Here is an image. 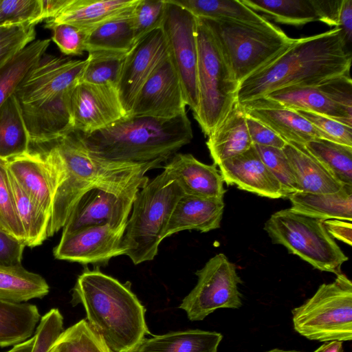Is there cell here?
<instances>
[{"label": "cell", "mask_w": 352, "mask_h": 352, "mask_svg": "<svg viewBox=\"0 0 352 352\" xmlns=\"http://www.w3.org/2000/svg\"><path fill=\"white\" fill-rule=\"evenodd\" d=\"M180 80L169 56L147 79L128 116L173 118L186 111Z\"/></svg>", "instance_id": "obj_16"}, {"label": "cell", "mask_w": 352, "mask_h": 352, "mask_svg": "<svg viewBox=\"0 0 352 352\" xmlns=\"http://www.w3.org/2000/svg\"><path fill=\"white\" fill-rule=\"evenodd\" d=\"M42 21L41 0H0V26Z\"/></svg>", "instance_id": "obj_44"}, {"label": "cell", "mask_w": 352, "mask_h": 352, "mask_svg": "<svg viewBox=\"0 0 352 352\" xmlns=\"http://www.w3.org/2000/svg\"><path fill=\"white\" fill-rule=\"evenodd\" d=\"M0 228L25 245L10 183L7 161L0 158Z\"/></svg>", "instance_id": "obj_40"}, {"label": "cell", "mask_w": 352, "mask_h": 352, "mask_svg": "<svg viewBox=\"0 0 352 352\" xmlns=\"http://www.w3.org/2000/svg\"><path fill=\"white\" fill-rule=\"evenodd\" d=\"M166 8V0H138L131 19L135 42L161 28Z\"/></svg>", "instance_id": "obj_42"}, {"label": "cell", "mask_w": 352, "mask_h": 352, "mask_svg": "<svg viewBox=\"0 0 352 352\" xmlns=\"http://www.w3.org/2000/svg\"><path fill=\"white\" fill-rule=\"evenodd\" d=\"M337 28L346 47L352 41V0H342Z\"/></svg>", "instance_id": "obj_53"}, {"label": "cell", "mask_w": 352, "mask_h": 352, "mask_svg": "<svg viewBox=\"0 0 352 352\" xmlns=\"http://www.w3.org/2000/svg\"><path fill=\"white\" fill-rule=\"evenodd\" d=\"M50 292L43 277L30 272L21 265L0 264V300L23 303L42 298Z\"/></svg>", "instance_id": "obj_31"}, {"label": "cell", "mask_w": 352, "mask_h": 352, "mask_svg": "<svg viewBox=\"0 0 352 352\" xmlns=\"http://www.w3.org/2000/svg\"><path fill=\"white\" fill-rule=\"evenodd\" d=\"M336 276L292 311L295 331L307 339L324 342L352 340V283L342 273Z\"/></svg>", "instance_id": "obj_10"}, {"label": "cell", "mask_w": 352, "mask_h": 352, "mask_svg": "<svg viewBox=\"0 0 352 352\" xmlns=\"http://www.w3.org/2000/svg\"><path fill=\"white\" fill-rule=\"evenodd\" d=\"M78 133L87 150L101 159L160 166L193 138L186 112L170 119L126 116L91 133Z\"/></svg>", "instance_id": "obj_5"}, {"label": "cell", "mask_w": 352, "mask_h": 352, "mask_svg": "<svg viewBox=\"0 0 352 352\" xmlns=\"http://www.w3.org/2000/svg\"><path fill=\"white\" fill-rule=\"evenodd\" d=\"M342 0H313L319 21L337 28Z\"/></svg>", "instance_id": "obj_51"}, {"label": "cell", "mask_w": 352, "mask_h": 352, "mask_svg": "<svg viewBox=\"0 0 352 352\" xmlns=\"http://www.w3.org/2000/svg\"><path fill=\"white\" fill-rule=\"evenodd\" d=\"M34 342V336L28 340L16 344L13 347L6 352H32Z\"/></svg>", "instance_id": "obj_56"}, {"label": "cell", "mask_w": 352, "mask_h": 352, "mask_svg": "<svg viewBox=\"0 0 352 352\" xmlns=\"http://www.w3.org/2000/svg\"><path fill=\"white\" fill-rule=\"evenodd\" d=\"M351 58L338 28L294 38L289 47L239 83L237 102L262 98L289 86L316 87L329 78L348 74Z\"/></svg>", "instance_id": "obj_2"}, {"label": "cell", "mask_w": 352, "mask_h": 352, "mask_svg": "<svg viewBox=\"0 0 352 352\" xmlns=\"http://www.w3.org/2000/svg\"><path fill=\"white\" fill-rule=\"evenodd\" d=\"M248 8L272 20L294 26L319 21L313 0H241Z\"/></svg>", "instance_id": "obj_36"}, {"label": "cell", "mask_w": 352, "mask_h": 352, "mask_svg": "<svg viewBox=\"0 0 352 352\" xmlns=\"http://www.w3.org/2000/svg\"><path fill=\"white\" fill-rule=\"evenodd\" d=\"M63 331V317L59 309H50L41 317L36 328L32 352H48Z\"/></svg>", "instance_id": "obj_46"}, {"label": "cell", "mask_w": 352, "mask_h": 352, "mask_svg": "<svg viewBox=\"0 0 352 352\" xmlns=\"http://www.w3.org/2000/svg\"><path fill=\"white\" fill-rule=\"evenodd\" d=\"M34 144L54 154L65 170L64 181L54 195L47 237L63 228L77 200L89 189L102 187L122 192L141 188L149 181L146 173L160 167L155 164L121 163L96 157L87 150L76 131Z\"/></svg>", "instance_id": "obj_1"}, {"label": "cell", "mask_w": 352, "mask_h": 352, "mask_svg": "<svg viewBox=\"0 0 352 352\" xmlns=\"http://www.w3.org/2000/svg\"><path fill=\"white\" fill-rule=\"evenodd\" d=\"M33 23L0 26V66L35 41Z\"/></svg>", "instance_id": "obj_43"}, {"label": "cell", "mask_w": 352, "mask_h": 352, "mask_svg": "<svg viewBox=\"0 0 352 352\" xmlns=\"http://www.w3.org/2000/svg\"><path fill=\"white\" fill-rule=\"evenodd\" d=\"M138 0H70L46 25L66 23L84 30L87 33L112 19L130 10Z\"/></svg>", "instance_id": "obj_23"}, {"label": "cell", "mask_w": 352, "mask_h": 352, "mask_svg": "<svg viewBox=\"0 0 352 352\" xmlns=\"http://www.w3.org/2000/svg\"><path fill=\"white\" fill-rule=\"evenodd\" d=\"M201 19L212 34L239 84L272 61L294 39L271 23Z\"/></svg>", "instance_id": "obj_7"}, {"label": "cell", "mask_w": 352, "mask_h": 352, "mask_svg": "<svg viewBox=\"0 0 352 352\" xmlns=\"http://www.w3.org/2000/svg\"><path fill=\"white\" fill-rule=\"evenodd\" d=\"M294 211L322 220H352V185L337 192L317 194L296 192L289 196Z\"/></svg>", "instance_id": "obj_27"}, {"label": "cell", "mask_w": 352, "mask_h": 352, "mask_svg": "<svg viewBox=\"0 0 352 352\" xmlns=\"http://www.w3.org/2000/svg\"><path fill=\"white\" fill-rule=\"evenodd\" d=\"M197 38L199 108L193 116L208 136L237 102L239 84L210 30L199 18Z\"/></svg>", "instance_id": "obj_8"}, {"label": "cell", "mask_w": 352, "mask_h": 352, "mask_svg": "<svg viewBox=\"0 0 352 352\" xmlns=\"http://www.w3.org/2000/svg\"><path fill=\"white\" fill-rule=\"evenodd\" d=\"M197 18L228 19L243 23L266 25L270 22L241 0H170Z\"/></svg>", "instance_id": "obj_33"}, {"label": "cell", "mask_w": 352, "mask_h": 352, "mask_svg": "<svg viewBox=\"0 0 352 352\" xmlns=\"http://www.w3.org/2000/svg\"><path fill=\"white\" fill-rule=\"evenodd\" d=\"M88 63L44 54L17 86L16 98L30 143L55 139L73 131L71 94Z\"/></svg>", "instance_id": "obj_3"}, {"label": "cell", "mask_w": 352, "mask_h": 352, "mask_svg": "<svg viewBox=\"0 0 352 352\" xmlns=\"http://www.w3.org/2000/svg\"><path fill=\"white\" fill-rule=\"evenodd\" d=\"M8 175L17 216L25 236V246L40 245L47 238L50 217L23 190L9 170Z\"/></svg>", "instance_id": "obj_35"}, {"label": "cell", "mask_w": 352, "mask_h": 352, "mask_svg": "<svg viewBox=\"0 0 352 352\" xmlns=\"http://www.w3.org/2000/svg\"><path fill=\"white\" fill-rule=\"evenodd\" d=\"M43 19H51L69 3L70 0H41Z\"/></svg>", "instance_id": "obj_54"}, {"label": "cell", "mask_w": 352, "mask_h": 352, "mask_svg": "<svg viewBox=\"0 0 352 352\" xmlns=\"http://www.w3.org/2000/svg\"><path fill=\"white\" fill-rule=\"evenodd\" d=\"M316 87L352 115V81L347 74L329 78Z\"/></svg>", "instance_id": "obj_48"}, {"label": "cell", "mask_w": 352, "mask_h": 352, "mask_svg": "<svg viewBox=\"0 0 352 352\" xmlns=\"http://www.w3.org/2000/svg\"><path fill=\"white\" fill-rule=\"evenodd\" d=\"M314 352H344L343 342L337 340L325 342Z\"/></svg>", "instance_id": "obj_55"}, {"label": "cell", "mask_w": 352, "mask_h": 352, "mask_svg": "<svg viewBox=\"0 0 352 352\" xmlns=\"http://www.w3.org/2000/svg\"><path fill=\"white\" fill-rule=\"evenodd\" d=\"M261 159L280 184L285 197L299 192V186L282 148L254 145Z\"/></svg>", "instance_id": "obj_41"}, {"label": "cell", "mask_w": 352, "mask_h": 352, "mask_svg": "<svg viewBox=\"0 0 352 352\" xmlns=\"http://www.w3.org/2000/svg\"><path fill=\"white\" fill-rule=\"evenodd\" d=\"M73 306L85 308L87 320L115 352H138L150 334L146 309L131 289L102 273L98 267H86L72 289Z\"/></svg>", "instance_id": "obj_4"}, {"label": "cell", "mask_w": 352, "mask_h": 352, "mask_svg": "<svg viewBox=\"0 0 352 352\" xmlns=\"http://www.w3.org/2000/svg\"><path fill=\"white\" fill-rule=\"evenodd\" d=\"M179 184L185 194L223 198V179L215 164L201 162L192 155L175 153L163 166Z\"/></svg>", "instance_id": "obj_20"}, {"label": "cell", "mask_w": 352, "mask_h": 352, "mask_svg": "<svg viewBox=\"0 0 352 352\" xmlns=\"http://www.w3.org/2000/svg\"><path fill=\"white\" fill-rule=\"evenodd\" d=\"M126 226L94 225L62 234L54 256L83 265H105L112 258L124 255L122 243Z\"/></svg>", "instance_id": "obj_13"}, {"label": "cell", "mask_w": 352, "mask_h": 352, "mask_svg": "<svg viewBox=\"0 0 352 352\" xmlns=\"http://www.w3.org/2000/svg\"><path fill=\"white\" fill-rule=\"evenodd\" d=\"M166 1V12L161 29L168 56L180 80L186 104L195 116L199 108L197 18L170 0Z\"/></svg>", "instance_id": "obj_12"}, {"label": "cell", "mask_w": 352, "mask_h": 352, "mask_svg": "<svg viewBox=\"0 0 352 352\" xmlns=\"http://www.w3.org/2000/svg\"><path fill=\"white\" fill-rule=\"evenodd\" d=\"M50 43V39L35 40L0 66V107L45 54Z\"/></svg>", "instance_id": "obj_34"}, {"label": "cell", "mask_w": 352, "mask_h": 352, "mask_svg": "<svg viewBox=\"0 0 352 352\" xmlns=\"http://www.w3.org/2000/svg\"><path fill=\"white\" fill-rule=\"evenodd\" d=\"M25 245L0 228V264L21 265Z\"/></svg>", "instance_id": "obj_50"}, {"label": "cell", "mask_w": 352, "mask_h": 352, "mask_svg": "<svg viewBox=\"0 0 352 352\" xmlns=\"http://www.w3.org/2000/svg\"><path fill=\"white\" fill-rule=\"evenodd\" d=\"M314 155L342 185H352V146L318 138L305 144Z\"/></svg>", "instance_id": "obj_37"}, {"label": "cell", "mask_w": 352, "mask_h": 352, "mask_svg": "<svg viewBox=\"0 0 352 352\" xmlns=\"http://www.w3.org/2000/svg\"><path fill=\"white\" fill-rule=\"evenodd\" d=\"M296 111L319 131L322 139L352 146V127L320 114Z\"/></svg>", "instance_id": "obj_47"}, {"label": "cell", "mask_w": 352, "mask_h": 352, "mask_svg": "<svg viewBox=\"0 0 352 352\" xmlns=\"http://www.w3.org/2000/svg\"><path fill=\"white\" fill-rule=\"evenodd\" d=\"M30 138L13 94L0 107V158L8 160L29 151Z\"/></svg>", "instance_id": "obj_32"}, {"label": "cell", "mask_w": 352, "mask_h": 352, "mask_svg": "<svg viewBox=\"0 0 352 352\" xmlns=\"http://www.w3.org/2000/svg\"><path fill=\"white\" fill-rule=\"evenodd\" d=\"M246 115L262 122L286 142L306 143L322 138L319 131L296 111L262 98L240 103Z\"/></svg>", "instance_id": "obj_19"}, {"label": "cell", "mask_w": 352, "mask_h": 352, "mask_svg": "<svg viewBox=\"0 0 352 352\" xmlns=\"http://www.w3.org/2000/svg\"><path fill=\"white\" fill-rule=\"evenodd\" d=\"M168 56V47L161 28L140 39L126 55L117 90L126 116L130 113L143 85Z\"/></svg>", "instance_id": "obj_17"}, {"label": "cell", "mask_w": 352, "mask_h": 352, "mask_svg": "<svg viewBox=\"0 0 352 352\" xmlns=\"http://www.w3.org/2000/svg\"><path fill=\"white\" fill-rule=\"evenodd\" d=\"M126 55L89 53L88 63L80 82L109 85L117 88Z\"/></svg>", "instance_id": "obj_39"}, {"label": "cell", "mask_w": 352, "mask_h": 352, "mask_svg": "<svg viewBox=\"0 0 352 352\" xmlns=\"http://www.w3.org/2000/svg\"><path fill=\"white\" fill-rule=\"evenodd\" d=\"M40 319L35 305L0 300V347L14 346L32 338Z\"/></svg>", "instance_id": "obj_30"}, {"label": "cell", "mask_w": 352, "mask_h": 352, "mask_svg": "<svg viewBox=\"0 0 352 352\" xmlns=\"http://www.w3.org/2000/svg\"><path fill=\"white\" fill-rule=\"evenodd\" d=\"M195 287L182 300L179 308L190 321L203 320L219 309H239L242 306L239 285L242 283L236 265L227 256L218 254L195 272Z\"/></svg>", "instance_id": "obj_11"}, {"label": "cell", "mask_w": 352, "mask_h": 352, "mask_svg": "<svg viewBox=\"0 0 352 352\" xmlns=\"http://www.w3.org/2000/svg\"><path fill=\"white\" fill-rule=\"evenodd\" d=\"M265 97L295 111L320 114L352 127V115L316 87L289 86L275 90Z\"/></svg>", "instance_id": "obj_26"}, {"label": "cell", "mask_w": 352, "mask_h": 352, "mask_svg": "<svg viewBox=\"0 0 352 352\" xmlns=\"http://www.w3.org/2000/svg\"><path fill=\"white\" fill-rule=\"evenodd\" d=\"M184 194L164 170L139 190L122 243L124 255L135 265L152 261L157 254L173 210Z\"/></svg>", "instance_id": "obj_6"}, {"label": "cell", "mask_w": 352, "mask_h": 352, "mask_svg": "<svg viewBox=\"0 0 352 352\" xmlns=\"http://www.w3.org/2000/svg\"><path fill=\"white\" fill-rule=\"evenodd\" d=\"M299 186V192L334 193L342 184L305 148L304 144L287 142L283 148Z\"/></svg>", "instance_id": "obj_25"}, {"label": "cell", "mask_w": 352, "mask_h": 352, "mask_svg": "<svg viewBox=\"0 0 352 352\" xmlns=\"http://www.w3.org/2000/svg\"><path fill=\"white\" fill-rule=\"evenodd\" d=\"M224 207L223 198L184 194L173 210L164 238L182 230L208 232L219 228Z\"/></svg>", "instance_id": "obj_21"}, {"label": "cell", "mask_w": 352, "mask_h": 352, "mask_svg": "<svg viewBox=\"0 0 352 352\" xmlns=\"http://www.w3.org/2000/svg\"><path fill=\"white\" fill-rule=\"evenodd\" d=\"M246 124L253 145L283 148L286 141L270 128L246 115Z\"/></svg>", "instance_id": "obj_49"}, {"label": "cell", "mask_w": 352, "mask_h": 352, "mask_svg": "<svg viewBox=\"0 0 352 352\" xmlns=\"http://www.w3.org/2000/svg\"><path fill=\"white\" fill-rule=\"evenodd\" d=\"M267 352H301V351H294V350H283V349H273Z\"/></svg>", "instance_id": "obj_57"}, {"label": "cell", "mask_w": 352, "mask_h": 352, "mask_svg": "<svg viewBox=\"0 0 352 352\" xmlns=\"http://www.w3.org/2000/svg\"><path fill=\"white\" fill-rule=\"evenodd\" d=\"M48 352H115L82 319L64 330Z\"/></svg>", "instance_id": "obj_38"}, {"label": "cell", "mask_w": 352, "mask_h": 352, "mask_svg": "<svg viewBox=\"0 0 352 352\" xmlns=\"http://www.w3.org/2000/svg\"><path fill=\"white\" fill-rule=\"evenodd\" d=\"M206 145L215 165L253 146L246 124V114L239 102L233 105L223 121L208 136Z\"/></svg>", "instance_id": "obj_24"}, {"label": "cell", "mask_w": 352, "mask_h": 352, "mask_svg": "<svg viewBox=\"0 0 352 352\" xmlns=\"http://www.w3.org/2000/svg\"><path fill=\"white\" fill-rule=\"evenodd\" d=\"M140 189L133 188L122 192L102 187L89 189L73 207L62 228V234L89 226L126 225Z\"/></svg>", "instance_id": "obj_14"}, {"label": "cell", "mask_w": 352, "mask_h": 352, "mask_svg": "<svg viewBox=\"0 0 352 352\" xmlns=\"http://www.w3.org/2000/svg\"><path fill=\"white\" fill-rule=\"evenodd\" d=\"M264 230L273 243L284 246L318 270L338 275L349 259L327 232L323 220L291 208L273 213Z\"/></svg>", "instance_id": "obj_9"}, {"label": "cell", "mask_w": 352, "mask_h": 352, "mask_svg": "<svg viewBox=\"0 0 352 352\" xmlns=\"http://www.w3.org/2000/svg\"><path fill=\"white\" fill-rule=\"evenodd\" d=\"M73 131L89 134L126 116L117 88L79 82L71 94Z\"/></svg>", "instance_id": "obj_15"}, {"label": "cell", "mask_w": 352, "mask_h": 352, "mask_svg": "<svg viewBox=\"0 0 352 352\" xmlns=\"http://www.w3.org/2000/svg\"><path fill=\"white\" fill-rule=\"evenodd\" d=\"M7 161L9 172L23 190L50 217L55 195V186L47 167L36 153L29 151Z\"/></svg>", "instance_id": "obj_22"}, {"label": "cell", "mask_w": 352, "mask_h": 352, "mask_svg": "<svg viewBox=\"0 0 352 352\" xmlns=\"http://www.w3.org/2000/svg\"><path fill=\"white\" fill-rule=\"evenodd\" d=\"M52 32V41L60 52L66 55L81 56L85 52L87 32L78 27L56 23L45 26Z\"/></svg>", "instance_id": "obj_45"}, {"label": "cell", "mask_w": 352, "mask_h": 352, "mask_svg": "<svg viewBox=\"0 0 352 352\" xmlns=\"http://www.w3.org/2000/svg\"><path fill=\"white\" fill-rule=\"evenodd\" d=\"M223 338L217 331L188 329L146 338L138 352H217Z\"/></svg>", "instance_id": "obj_28"}, {"label": "cell", "mask_w": 352, "mask_h": 352, "mask_svg": "<svg viewBox=\"0 0 352 352\" xmlns=\"http://www.w3.org/2000/svg\"><path fill=\"white\" fill-rule=\"evenodd\" d=\"M217 166L227 185H235L261 197H285L280 184L263 163L254 145Z\"/></svg>", "instance_id": "obj_18"}, {"label": "cell", "mask_w": 352, "mask_h": 352, "mask_svg": "<svg viewBox=\"0 0 352 352\" xmlns=\"http://www.w3.org/2000/svg\"><path fill=\"white\" fill-rule=\"evenodd\" d=\"M323 224L332 238H336L349 245H352L351 221L340 219L324 220Z\"/></svg>", "instance_id": "obj_52"}, {"label": "cell", "mask_w": 352, "mask_h": 352, "mask_svg": "<svg viewBox=\"0 0 352 352\" xmlns=\"http://www.w3.org/2000/svg\"><path fill=\"white\" fill-rule=\"evenodd\" d=\"M132 10L90 30L85 52L122 55L129 53L136 44L131 19Z\"/></svg>", "instance_id": "obj_29"}]
</instances>
